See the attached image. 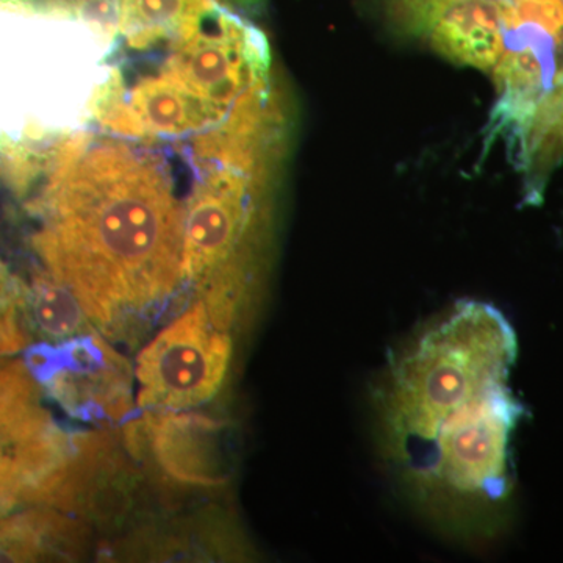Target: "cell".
I'll use <instances>...</instances> for the list:
<instances>
[{
	"instance_id": "7",
	"label": "cell",
	"mask_w": 563,
	"mask_h": 563,
	"mask_svg": "<svg viewBox=\"0 0 563 563\" xmlns=\"http://www.w3.org/2000/svg\"><path fill=\"white\" fill-rule=\"evenodd\" d=\"M133 426L173 483L214 488L228 481L222 422L196 413L146 412L144 421Z\"/></svg>"
},
{
	"instance_id": "8",
	"label": "cell",
	"mask_w": 563,
	"mask_h": 563,
	"mask_svg": "<svg viewBox=\"0 0 563 563\" xmlns=\"http://www.w3.org/2000/svg\"><path fill=\"white\" fill-rule=\"evenodd\" d=\"M225 109L211 106L172 76L141 81L129 102L107 91L99 114L114 131L129 135H181L221 120Z\"/></svg>"
},
{
	"instance_id": "13",
	"label": "cell",
	"mask_w": 563,
	"mask_h": 563,
	"mask_svg": "<svg viewBox=\"0 0 563 563\" xmlns=\"http://www.w3.org/2000/svg\"><path fill=\"white\" fill-rule=\"evenodd\" d=\"M29 288L13 273L9 266L0 261V306H16L24 309Z\"/></svg>"
},
{
	"instance_id": "5",
	"label": "cell",
	"mask_w": 563,
	"mask_h": 563,
	"mask_svg": "<svg viewBox=\"0 0 563 563\" xmlns=\"http://www.w3.org/2000/svg\"><path fill=\"white\" fill-rule=\"evenodd\" d=\"M25 365L70 418L117 422L132 412L131 365L98 333L29 346Z\"/></svg>"
},
{
	"instance_id": "6",
	"label": "cell",
	"mask_w": 563,
	"mask_h": 563,
	"mask_svg": "<svg viewBox=\"0 0 563 563\" xmlns=\"http://www.w3.org/2000/svg\"><path fill=\"white\" fill-rule=\"evenodd\" d=\"M258 172L222 176L199 191L188 207L181 247L184 277L206 285L217 277L206 301L221 309L235 310L239 302L224 269H235L232 258L254 229V180L261 179Z\"/></svg>"
},
{
	"instance_id": "2",
	"label": "cell",
	"mask_w": 563,
	"mask_h": 563,
	"mask_svg": "<svg viewBox=\"0 0 563 563\" xmlns=\"http://www.w3.org/2000/svg\"><path fill=\"white\" fill-rule=\"evenodd\" d=\"M515 354L512 328L487 303L463 302L420 336L385 391V442L396 459L409 465L451 410L507 380Z\"/></svg>"
},
{
	"instance_id": "4",
	"label": "cell",
	"mask_w": 563,
	"mask_h": 563,
	"mask_svg": "<svg viewBox=\"0 0 563 563\" xmlns=\"http://www.w3.org/2000/svg\"><path fill=\"white\" fill-rule=\"evenodd\" d=\"M232 358L229 328L198 301L162 329L136 358V404L144 412H185L221 390Z\"/></svg>"
},
{
	"instance_id": "11",
	"label": "cell",
	"mask_w": 563,
	"mask_h": 563,
	"mask_svg": "<svg viewBox=\"0 0 563 563\" xmlns=\"http://www.w3.org/2000/svg\"><path fill=\"white\" fill-rule=\"evenodd\" d=\"M40 384L25 362L0 357V433H10L51 418L41 406Z\"/></svg>"
},
{
	"instance_id": "1",
	"label": "cell",
	"mask_w": 563,
	"mask_h": 563,
	"mask_svg": "<svg viewBox=\"0 0 563 563\" xmlns=\"http://www.w3.org/2000/svg\"><path fill=\"white\" fill-rule=\"evenodd\" d=\"M60 176L36 251L103 335H135L184 279L176 202L154 174L117 152H96Z\"/></svg>"
},
{
	"instance_id": "9",
	"label": "cell",
	"mask_w": 563,
	"mask_h": 563,
	"mask_svg": "<svg viewBox=\"0 0 563 563\" xmlns=\"http://www.w3.org/2000/svg\"><path fill=\"white\" fill-rule=\"evenodd\" d=\"M84 526L41 506L0 520V562L60 561L80 554Z\"/></svg>"
},
{
	"instance_id": "3",
	"label": "cell",
	"mask_w": 563,
	"mask_h": 563,
	"mask_svg": "<svg viewBox=\"0 0 563 563\" xmlns=\"http://www.w3.org/2000/svg\"><path fill=\"white\" fill-rule=\"evenodd\" d=\"M506 383L488 385L451 410L407 465L426 490L435 488L462 504L501 498L510 435L520 415Z\"/></svg>"
},
{
	"instance_id": "12",
	"label": "cell",
	"mask_w": 563,
	"mask_h": 563,
	"mask_svg": "<svg viewBox=\"0 0 563 563\" xmlns=\"http://www.w3.org/2000/svg\"><path fill=\"white\" fill-rule=\"evenodd\" d=\"M21 307L0 306V357L20 354L31 344V335L21 320Z\"/></svg>"
},
{
	"instance_id": "14",
	"label": "cell",
	"mask_w": 563,
	"mask_h": 563,
	"mask_svg": "<svg viewBox=\"0 0 563 563\" xmlns=\"http://www.w3.org/2000/svg\"><path fill=\"white\" fill-rule=\"evenodd\" d=\"M233 2L242 3V5H252V3L261 2V0H233Z\"/></svg>"
},
{
	"instance_id": "10",
	"label": "cell",
	"mask_w": 563,
	"mask_h": 563,
	"mask_svg": "<svg viewBox=\"0 0 563 563\" xmlns=\"http://www.w3.org/2000/svg\"><path fill=\"white\" fill-rule=\"evenodd\" d=\"M24 310L32 328L47 343L65 342L95 329L76 292L51 274L35 277Z\"/></svg>"
}]
</instances>
